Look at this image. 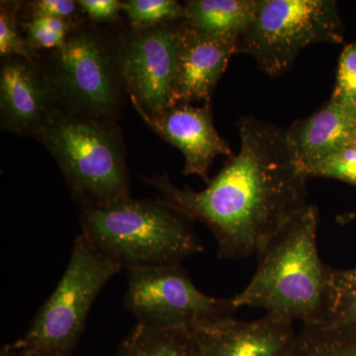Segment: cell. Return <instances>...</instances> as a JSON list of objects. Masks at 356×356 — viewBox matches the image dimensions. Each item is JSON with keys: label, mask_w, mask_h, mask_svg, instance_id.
<instances>
[{"label": "cell", "mask_w": 356, "mask_h": 356, "mask_svg": "<svg viewBox=\"0 0 356 356\" xmlns=\"http://www.w3.org/2000/svg\"><path fill=\"white\" fill-rule=\"evenodd\" d=\"M304 173L308 178H332L356 186V145L348 143L315 165L308 166Z\"/></svg>", "instance_id": "obj_20"}, {"label": "cell", "mask_w": 356, "mask_h": 356, "mask_svg": "<svg viewBox=\"0 0 356 356\" xmlns=\"http://www.w3.org/2000/svg\"><path fill=\"white\" fill-rule=\"evenodd\" d=\"M123 10L139 29L184 19V6L175 0H129L123 2Z\"/></svg>", "instance_id": "obj_19"}, {"label": "cell", "mask_w": 356, "mask_h": 356, "mask_svg": "<svg viewBox=\"0 0 356 356\" xmlns=\"http://www.w3.org/2000/svg\"><path fill=\"white\" fill-rule=\"evenodd\" d=\"M257 0H191L184 22L198 31L238 43L254 19Z\"/></svg>", "instance_id": "obj_15"}, {"label": "cell", "mask_w": 356, "mask_h": 356, "mask_svg": "<svg viewBox=\"0 0 356 356\" xmlns=\"http://www.w3.org/2000/svg\"><path fill=\"white\" fill-rule=\"evenodd\" d=\"M27 34L29 43L39 48H58L60 50L67 43L65 35L51 31L35 17L27 26Z\"/></svg>", "instance_id": "obj_23"}, {"label": "cell", "mask_w": 356, "mask_h": 356, "mask_svg": "<svg viewBox=\"0 0 356 356\" xmlns=\"http://www.w3.org/2000/svg\"><path fill=\"white\" fill-rule=\"evenodd\" d=\"M236 44L198 31L185 22L180 25L173 106L191 102L210 104L218 81L236 53Z\"/></svg>", "instance_id": "obj_11"}, {"label": "cell", "mask_w": 356, "mask_h": 356, "mask_svg": "<svg viewBox=\"0 0 356 356\" xmlns=\"http://www.w3.org/2000/svg\"><path fill=\"white\" fill-rule=\"evenodd\" d=\"M76 2L84 13L96 21L114 19L123 9V2L117 0H79Z\"/></svg>", "instance_id": "obj_25"}, {"label": "cell", "mask_w": 356, "mask_h": 356, "mask_svg": "<svg viewBox=\"0 0 356 356\" xmlns=\"http://www.w3.org/2000/svg\"><path fill=\"white\" fill-rule=\"evenodd\" d=\"M77 2L72 0H39L33 2L34 17H51L67 19L74 15Z\"/></svg>", "instance_id": "obj_24"}, {"label": "cell", "mask_w": 356, "mask_h": 356, "mask_svg": "<svg viewBox=\"0 0 356 356\" xmlns=\"http://www.w3.org/2000/svg\"><path fill=\"white\" fill-rule=\"evenodd\" d=\"M293 323L266 314L254 321L225 318L192 332L196 356H290Z\"/></svg>", "instance_id": "obj_9"}, {"label": "cell", "mask_w": 356, "mask_h": 356, "mask_svg": "<svg viewBox=\"0 0 356 356\" xmlns=\"http://www.w3.org/2000/svg\"><path fill=\"white\" fill-rule=\"evenodd\" d=\"M350 143H353V144L356 145V128L355 132H353V136H351V139Z\"/></svg>", "instance_id": "obj_27"}, {"label": "cell", "mask_w": 356, "mask_h": 356, "mask_svg": "<svg viewBox=\"0 0 356 356\" xmlns=\"http://www.w3.org/2000/svg\"><path fill=\"white\" fill-rule=\"evenodd\" d=\"M343 26L332 0H257L254 19L236 44L271 77L292 67L307 47L339 44Z\"/></svg>", "instance_id": "obj_5"}, {"label": "cell", "mask_w": 356, "mask_h": 356, "mask_svg": "<svg viewBox=\"0 0 356 356\" xmlns=\"http://www.w3.org/2000/svg\"><path fill=\"white\" fill-rule=\"evenodd\" d=\"M318 209L309 204L257 254L254 276L233 297L236 308L262 309L304 325L325 324L334 269L318 254Z\"/></svg>", "instance_id": "obj_2"}, {"label": "cell", "mask_w": 356, "mask_h": 356, "mask_svg": "<svg viewBox=\"0 0 356 356\" xmlns=\"http://www.w3.org/2000/svg\"><path fill=\"white\" fill-rule=\"evenodd\" d=\"M126 308L137 324L194 332L234 317L233 298L201 291L180 264L127 269Z\"/></svg>", "instance_id": "obj_7"}, {"label": "cell", "mask_w": 356, "mask_h": 356, "mask_svg": "<svg viewBox=\"0 0 356 356\" xmlns=\"http://www.w3.org/2000/svg\"><path fill=\"white\" fill-rule=\"evenodd\" d=\"M355 269H356V267H355Z\"/></svg>", "instance_id": "obj_28"}, {"label": "cell", "mask_w": 356, "mask_h": 356, "mask_svg": "<svg viewBox=\"0 0 356 356\" xmlns=\"http://www.w3.org/2000/svg\"><path fill=\"white\" fill-rule=\"evenodd\" d=\"M325 325L356 327V269H334Z\"/></svg>", "instance_id": "obj_18"}, {"label": "cell", "mask_w": 356, "mask_h": 356, "mask_svg": "<svg viewBox=\"0 0 356 356\" xmlns=\"http://www.w3.org/2000/svg\"><path fill=\"white\" fill-rule=\"evenodd\" d=\"M51 95L46 84L25 60H7L0 72L1 123L13 132L39 131L46 119Z\"/></svg>", "instance_id": "obj_13"}, {"label": "cell", "mask_w": 356, "mask_h": 356, "mask_svg": "<svg viewBox=\"0 0 356 356\" xmlns=\"http://www.w3.org/2000/svg\"><path fill=\"white\" fill-rule=\"evenodd\" d=\"M0 356H27L20 348L14 346V343L6 344L2 348Z\"/></svg>", "instance_id": "obj_26"}, {"label": "cell", "mask_w": 356, "mask_h": 356, "mask_svg": "<svg viewBox=\"0 0 356 356\" xmlns=\"http://www.w3.org/2000/svg\"><path fill=\"white\" fill-rule=\"evenodd\" d=\"M180 26L161 25L131 40L120 56V70L140 114L158 116L172 108Z\"/></svg>", "instance_id": "obj_8"}, {"label": "cell", "mask_w": 356, "mask_h": 356, "mask_svg": "<svg viewBox=\"0 0 356 356\" xmlns=\"http://www.w3.org/2000/svg\"><path fill=\"white\" fill-rule=\"evenodd\" d=\"M140 115L161 138L184 154L185 175H197L208 184L215 159L234 156L228 142L215 128L210 104L199 107L177 104L158 116Z\"/></svg>", "instance_id": "obj_10"}, {"label": "cell", "mask_w": 356, "mask_h": 356, "mask_svg": "<svg viewBox=\"0 0 356 356\" xmlns=\"http://www.w3.org/2000/svg\"><path fill=\"white\" fill-rule=\"evenodd\" d=\"M0 55L16 56L25 60L33 58L31 44L26 42L18 31L15 9L3 3L0 9Z\"/></svg>", "instance_id": "obj_22"}, {"label": "cell", "mask_w": 356, "mask_h": 356, "mask_svg": "<svg viewBox=\"0 0 356 356\" xmlns=\"http://www.w3.org/2000/svg\"><path fill=\"white\" fill-rule=\"evenodd\" d=\"M331 102L356 107V42L344 47Z\"/></svg>", "instance_id": "obj_21"}, {"label": "cell", "mask_w": 356, "mask_h": 356, "mask_svg": "<svg viewBox=\"0 0 356 356\" xmlns=\"http://www.w3.org/2000/svg\"><path fill=\"white\" fill-rule=\"evenodd\" d=\"M39 134L83 207L131 197L120 147L107 129L83 119L58 118L47 122Z\"/></svg>", "instance_id": "obj_6"}, {"label": "cell", "mask_w": 356, "mask_h": 356, "mask_svg": "<svg viewBox=\"0 0 356 356\" xmlns=\"http://www.w3.org/2000/svg\"><path fill=\"white\" fill-rule=\"evenodd\" d=\"M122 269L81 234L57 287L14 346L27 356H70L103 287Z\"/></svg>", "instance_id": "obj_4"}, {"label": "cell", "mask_w": 356, "mask_h": 356, "mask_svg": "<svg viewBox=\"0 0 356 356\" xmlns=\"http://www.w3.org/2000/svg\"><path fill=\"white\" fill-rule=\"evenodd\" d=\"M240 151L201 191L146 178L166 204L214 234L220 259L259 254L308 204L307 179L286 129L252 116L236 123Z\"/></svg>", "instance_id": "obj_1"}, {"label": "cell", "mask_w": 356, "mask_h": 356, "mask_svg": "<svg viewBox=\"0 0 356 356\" xmlns=\"http://www.w3.org/2000/svg\"><path fill=\"white\" fill-rule=\"evenodd\" d=\"M290 356H356V327L304 325Z\"/></svg>", "instance_id": "obj_17"}, {"label": "cell", "mask_w": 356, "mask_h": 356, "mask_svg": "<svg viewBox=\"0 0 356 356\" xmlns=\"http://www.w3.org/2000/svg\"><path fill=\"white\" fill-rule=\"evenodd\" d=\"M356 128V107L330 100L316 113L288 129L302 170L315 165L350 142Z\"/></svg>", "instance_id": "obj_14"}, {"label": "cell", "mask_w": 356, "mask_h": 356, "mask_svg": "<svg viewBox=\"0 0 356 356\" xmlns=\"http://www.w3.org/2000/svg\"><path fill=\"white\" fill-rule=\"evenodd\" d=\"M191 220L165 201L128 197L81 208L83 235L123 268L180 264L204 250Z\"/></svg>", "instance_id": "obj_3"}, {"label": "cell", "mask_w": 356, "mask_h": 356, "mask_svg": "<svg viewBox=\"0 0 356 356\" xmlns=\"http://www.w3.org/2000/svg\"><path fill=\"white\" fill-rule=\"evenodd\" d=\"M115 356H196L189 330L136 324Z\"/></svg>", "instance_id": "obj_16"}, {"label": "cell", "mask_w": 356, "mask_h": 356, "mask_svg": "<svg viewBox=\"0 0 356 356\" xmlns=\"http://www.w3.org/2000/svg\"><path fill=\"white\" fill-rule=\"evenodd\" d=\"M58 53V79L76 104L93 114H106L115 104L108 60L92 36L79 33L67 40Z\"/></svg>", "instance_id": "obj_12"}]
</instances>
